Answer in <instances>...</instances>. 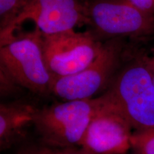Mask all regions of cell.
<instances>
[{
	"label": "cell",
	"mask_w": 154,
	"mask_h": 154,
	"mask_svg": "<svg viewBox=\"0 0 154 154\" xmlns=\"http://www.w3.org/2000/svg\"><path fill=\"white\" fill-rule=\"evenodd\" d=\"M29 2V0H0L1 31L14 22Z\"/></svg>",
	"instance_id": "cell-11"
},
{
	"label": "cell",
	"mask_w": 154,
	"mask_h": 154,
	"mask_svg": "<svg viewBox=\"0 0 154 154\" xmlns=\"http://www.w3.org/2000/svg\"><path fill=\"white\" fill-rule=\"evenodd\" d=\"M144 59H145V61L148 67H149L150 71H151L154 82V55L151 57H144Z\"/></svg>",
	"instance_id": "cell-14"
},
{
	"label": "cell",
	"mask_w": 154,
	"mask_h": 154,
	"mask_svg": "<svg viewBox=\"0 0 154 154\" xmlns=\"http://www.w3.org/2000/svg\"><path fill=\"white\" fill-rule=\"evenodd\" d=\"M2 68L15 82L35 94L51 93L52 76L44 62L42 33L13 37L0 49Z\"/></svg>",
	"instance_id": "cell-3"
},
{
	"label": "cell",
	"mask_w": 154,
	"mask_h": 154,
	"mask_svg": "<svg viewBox=\"0 0 154 154\" xmlns=\"http://www.w3.org/2000/svg\"><path fill=\"white\" fill-rule=\"evenodd\" d=\"M105 103L103 94L95 99L65 101L38 109L34 126L42 143L54 147L80 146L91 119Z\"/></svg>",
	"instance_id": "cell-2"
},
{
	"label": "cell",
	"mask_w": 154,
	"mask_h": 154,
	"mask_svg": "<svg viewBox=\"0 0 154 154\" xmlns=\"http://www.w3.org/2000/svg\"><path fill=\"white\" fill-rule=\"evenodd\" d=\"M38 109L22 102L0 106V148L8 149L26 136L27 128L34 125Z\"/></svg>",
	"instance_id": "cell-9"
},
{
	"label": "cell",
	"mask_w": 154,
	"mask_h": 154,
	"mask_svg": "<svg viewBox=\"0 0 154 154\" xmlns=\"http://www.w3.org/2000/svg\"><path fill=\"white\" fill-rule=\"evenodd\" d=\"M134 154H139V153H136V152H134Z\"/></svg>",
	"instance_id": "cell-15"
},
{
	"label": "cell",
	"mask_w": 154,
	"mask_h": 154,
	"mask_svg": "<svg viewBox=\"0 0 154 154\" xmlns=\"http://www.w3.org/2000/svg\"><path fill=\"white\" fill-rule=\"evenodd\" d=\"M121 45L109 42L103 47L93 62L76 74L52 76L50 91L65 101L91 99L109 82L120 59Z\"/></svg>",
	"instance_id": "cell-5"
},
{
	"label": "cell",
	"mask_w": 154,
	"mask_h": 154,
	"mask_svg": "<svg viewBox=\"0 0 154 154\" xmlns=\"http://www.w3.org/2000/svg\"><path fill=\"white\" fill-rule=\"evenodd\" d=\"M87 17L79 0H29L14 22L1 31V45L10 41L13 32L25 20L33 21L43 34H53L72 30L89 22Z\"/></svg>",
	"instance_id": "cell-6"
},
{
	"label": "cell",
	"mask_w": 154,
	"mask_h": 154,
	"mask_svg": "<svg viewBox=\"0 0 154 154\" xmlns=\"http://www.w3.org/2000/svg\"><path fill=\"white\" fill-rule=\"evenodd\" d=\"M103 95L133 129L154 126V82L144 58L123 69Z\"/></svg>",
	"instance_id": "cell-1"
},
{
	"label": "cell",
	"mask_w": 154,
	"mask_h": 154,
	"mask_svg": "<svg viewBox=\"0 0 154 154\" xmlns=\"http://www.w3.org/2000/svg\"><path fill=\"white\" fill-rule=\"evenodd\" d=\"M105 99V106L91 119L80 146L90 154H126L131 149L133 128Z\"/></svg>",
	"instance_id": "cell-8"
},
{
	"label": "cell",
	"mask_w": 154,
	"mask_h": 154,
	"mask_svg": "<svg viewBox=\"0 0 154 154\" xmlns=\"http://www.w3.org/2000/svg\"><path fill=\"white\" fill-rule=\"evenodd\" d=\"M89 22L107 35L142 36L154 32V14L138 9L128 0H104L88 11Z\"/></svg>",
	"instance_id": "cell-7"
},
{
	"label": "cell",
	"mask_w": 154,
	"mask_h": 154,
	"mask_svg": "<svg viewBox=\"0 0 154 154\" xmlns=\"http://www.w3.org/2000/svg\"><path fill=\"white\" fill-rule=\"evenodd\" d=\"M138 9L154 14V0H128Z\"/></svg>",
	"instance_id": "cell-13"
},
{
	"label": "cell",
	"mask_w": 154,
	"mask_h": 154,
	"mask_svg": "<svg viewBox=\"0 0 154 154\" xmlns=\"http://www.w3.org/2000/svg\"><path fill=\"white\" fill-rule=\"evenodd\" d=\"M103 45L88 32L74 29L42 34L44 62L52 76H66L86 68L98 57Z\"/></svg>",
	"instance_id": "cell-4"
},
{
	"label": "cell",
	"mask_w": 154,
	"mask_h": 154,
	"mask_svg": "<svg viewBox=\"0 0 154 154\" xmlns=\"http://www.w3.org/2000/svg\"><path fill=\"white\" fill-rule=\"evenodd\" d=\"M17 154H90L83 149L72 147H54L41 144L25 146L19 150Z\"/></svg>",
	"instance_id": "cell-12"
},
{
	"label": "cell",
	"mask_w": 154,
	"mask_h": 154,
	"mask_svg": "<svg viewBox=\"0 0 154 154\" xmlns=\"http://www.w3.org/2000/svg\"><path fill=\"white\" fill-rule=\"evenodd\" d=\"M131 144L136 153L154 154V126L132 133Z\"/></svg>",
	"instance_id": "cell-10"
}]
</instances>
